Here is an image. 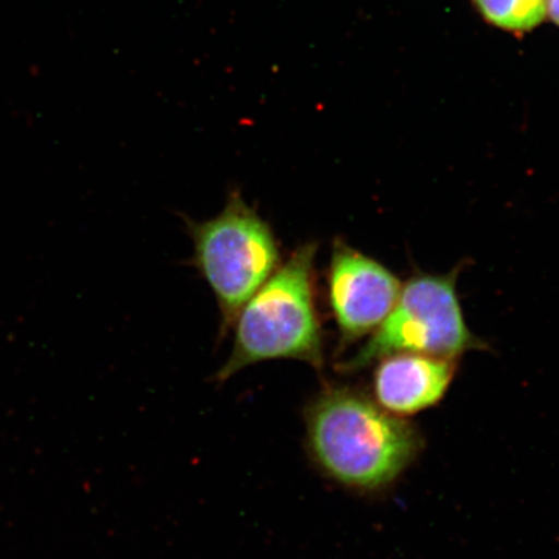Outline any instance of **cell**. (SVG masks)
I'll return each instance as SVG.
<instances>
[{
    "mask_svg": "<svg viewBox=\"0 0 559 559\" xmlns=\"http://www.w3.org/2000/svg\"><path fill=\"white\" fill-rule=\"evenodd\" d=\"M402 284L382 263L335 240L328 270V299L340 346L373 334L394 309Z\"/></svg>",
    "mask_w": 559,
    "mask_h": 559,
    "instance_id": "5b68a950",
    "label": "cell"
},
{
    "mask_svg": "<svg viewBox=\"0 0 559 559\" xmlns=\"http://www.w3.org/2000/svg\"><path fill=\"white\" fill-rule=\"evenodd\" d=\"M377 361V403L400 417L418 414L442 401L454 374L453 360L437 356L396 353Z\"/></svg>",
    "mask_w": 559,
    "mask_h": 559,
    "instance_id": "8992f818",
    "label": "cell"
},
{
    "mask_svg": "<svg viewBox=\"0 0 559 559\" xmlns=\"http://www.w3.org/2000/svg\"><path fill=\"white\" fill-rule=\"evenodd\" d=\"M306 439L321 473L358 491L393 484L421 449L408 423L347 388L314 397L306 411Z\"/></svg>",
    "mask_w": 559,
    "mask_h": 559,
    "instance_id": "6da1fadb",
    "label": "cell"
},
{
    "mask_svg": "<svg viewBox=\"0 0 559 559\" xmlns=\"http://www.w3.org/2000/svg\"><path fill=\"white\" fill-rule=\"evenodd\" d=\"M477 4L486 19L508 31H528L545 15V0H477Z\"/></svg>",
    "mask_w": 559,
    "mask_h": 559,
    "instance_id": "52a82bcc",
    "label": "cell"
},
{
    "mask_svg": "<svg viewBox=\"0 0 559 559\" xmlns=\"http://www.w3.org/2000/svg\"><path fill=\"white\" fill-rule=\"evenodd\" d=\"M547 3L551 20L559 25V0H547Z\"/></svg>",
    "mask_w": 559,
    "mask_h": 559,
    "instance_id": "ba28073f",
    "label": "cell"
},
{
    "mask_svg": "<svg viewBox=\"0 0 559 559\" xmlns=\"http://www.w3.org/2000/svg\"><path fill=\"white\" fill-rule=\"evenodd\" d=\"M187 228L192 264L214 293L223 326H233L242 306L282 264L274 229L239 191L229 194L221 214L205 222L187 219Z\"/></svg>",
    "mask_w": 559,
    "mask_h": 559,
    "instance_id": "3957f363",
    "label": "cell"
},
{
    "mask_svg": "<svg viewBox=\"0 0 559 559\" xmlns=\"http://www.w3.org/2000/svg\"><path fill=\"white\" fill-rule=\"evenodd\" d=\"M318 245H300L242 306L234 321V347L216 381L275 359H295L320 369L324 340L317 298Z\"/></svg>",
    "mask_w": 559,
    "mask_h": 559,
    "instance_id": "7a4b0ae2",
    "label": "cell"
},
{
    "mask_svg": "<svg viewBox=\"0 0 559 559\" xmlns=\"http://www.w3.org/2000/svg\"><path fill=\"white\" fill-rule=\"evenodd\" d=\"M459 271L417 275L402 286L386 320L358 353L341 365L356 372L383 356L414 353L451 359L484 347L467 326L457 296Z\"/></svg>",
    "mask_w": 559,
    "mask_h": 559,
    "instance_id": "277c9868",
    "label": "cell"
}]
</instances>
